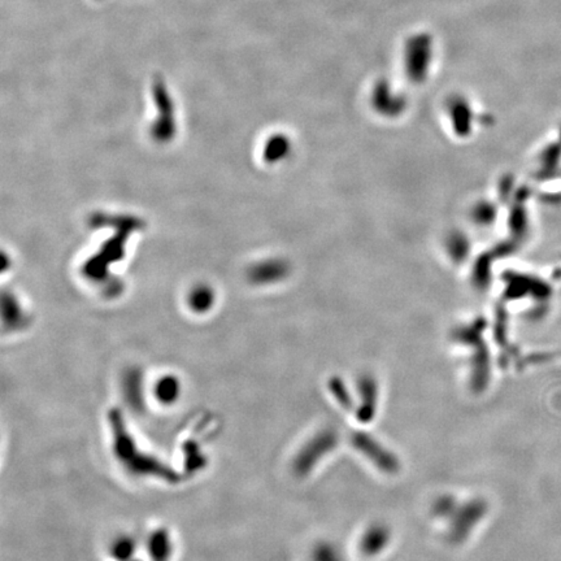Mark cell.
<instances>
[{
  "label": "cell",
  "mask_w": 561,
  "mask_h": 561,
  "mask_svg": "<svg viewBox=\"0 0 561 561\" xmlns=\"http://www.w3.org/2000/svg\"><path fill=\"white\" fill-rule=\"evenodd\" d=\"M139 543L130 534H120L108 546L109 558L113 561H130L138 556Z\"/></svg>",
  "instance_id": "4"
},
{
  "label": "cell",
  "mask_w": 561,
  "mask_h": 561,
  "mask_svg": "<svg viewBox=\"0 0 561 561\" xmlns=\"http://www.w3.org/2000/svg\"><path fill=\"white\" fill-rule=\"evenodd\" d=\"M148 561H170L173 541L168 529H155L146 541Z\"/></svg>",
  "instance_id": "3"
},
{
  "label": "cell",
  "mask_w": 561,
  "mask_h": 561,
  "mask_svg": "<svg viewBox=\"0 0 561 561\" xmlns=\"http://www.w3.org/2000/svg\"><path fill=\"white\" fill-rule=\"evenodd\" d=\"M111 447L117 463L134 477H154L167 483L179 482V474L156 456L140 448L136 437L130 433L124 414L113 408L108 412Z\"/></svg>",
  "instance_id": "1"
},
{
  "label": "cell",
  "mask_w": 561,
  "mask_h": 561,
  "mask_svg": "<svg viewBox=\"0 0 561 561\" xmlns=\"http://www.w3.org/2000/svg\"><path fill=\"white\" fill-rule=\"evenodd\" d=\"M184 386L179 378L172 374H167L158 378L151 387V396L161 407H173L182 398Z\"/></svg>",
  "instance_id": "2"
}]
</instances>
